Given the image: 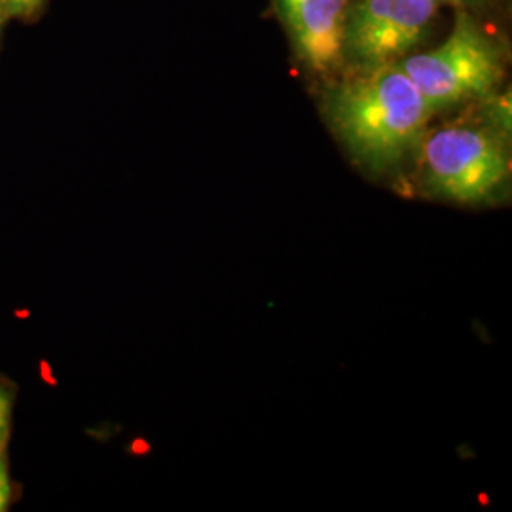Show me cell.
<instances>
[{
    "mask_svg": "<svg viewBox=\"0 0 512 512\" xmlns=\"http://www.w3.org/2000/svg\"><path fill=\"white\" fill-rule=\"evenodd\" d=\"M294 48L317 73L330 74L344 63L348 0H275Z\"/></svg>",
    "mask_w": 512,
    "mask_h": 512,
    "instance_id": "5",
    "label": "cell"
},
{
    "mask_svg": "<svg viewBox=\"0 0 512 512\" xmlns=\"http://www.w3.org/2000/svg\"><path fill=\"white\" fill-rule=\"evenodd\" d=\"M435 112L492 95L503 76V57L492 38L461 14L439 48L397 63Z\"/></svg>",
    "mask_w": 512,
    "mask_h": 512,
    "instance_id": "2",
    "label": "cell"
},
{
    "mask_svg": "<svg viewBox=\"0 0 512 512\" xmlns=\"http://www.w3.org/2000/svg\"><path fill=\"white\" fill-rule=\"evenodd\" d=\"M420 147L425 183L454 202H480L509 175V156L486 129L442 128L423 137Z\"/></svg>",
    "mask_w": 512,
    "mask_h": 512,
    "instance_id": "3",
    "label": "cell"
},
{
    "mask_svg": "<svg viewBox=\"0 0 512 512\" xmlns=\"http://www.w3.org/2000/svg\"><path fill=\"white\" fill-rule=\"evenodd\" d=\"M10 501H12V482L8 473V463L2 454L0 456V512L6 511Z\"/></svg>",
    "mask_w": 512,
    "mask_h": 512,
    "instance_id": "7",
    "label": "cell"
},
{
    "mask_svg": "<svg viewBox=\"0 0 512 512\" xmlns=\"http://www.w3.org/2000/svg\"><path fill=\"white\" fill-rule=\"evenodd\" d=\"M435 0H357L348 6L344 63L359 71L397 65L427 35Z\"/></svg>",
    "mask_w": 512,
    "mask_h": 512,
    "instance_id": "4",
    "label": "cell"
},
{
    "mask_svg": "<svg viewBox=\"0 0 512 512\" xmlns=\"http://www.w3.org/2000/svg\"><path fill=\"white\" fill-rule=\"evenodd\" d=\"M12 412H14V395L8 391V387L0 385V456L4 454L6 442L10 439Z\"/></svg>",
    "mask_w": 512,
    "mask_h": 512,
    "instance_id": "6",
    "label": "cell"
},
{
    "mask_svg": "<svg viewBox=\"0 0 512 512\" xmlns=\"http://www.w3.org/2000/svg\"><path fill=\"white\" fill-rule=\"evenodd\" d=\"M42 0H0V8H4L10 14H31L33 10H37L38 4Z\"/></svg>",
    "mask_w": 512,
    "mask_h": 512,
    "instance_id": "8",
    "label": "cell"
},
{
    "mask_svg": "<svg viewBox=\"0 0 512 512\" xmlns=\"http://www.w3.org/2000/svg\"><path fill=\"white\" fill-rule=\"evenodd\" d=\"M437 4H456V6H459V4H467V2H475V0H435Z\"/></svg>",
    "mask_w": 512,
    "mask_h": 512,
    "instance_id": "9",
    "label": "cell"
},
{
    "mask_svg": "<svg viewBox=\"0 0 512 512\" xmlns=\"http://www.w3.org/2000/svg\"><path fill=\"white\" fill-rule=\"evenodd\" d=\"M325 110L349 152L374 171L399 164L420 147L435 114L399 65L359 71L334 86Z\"/></svg>",
    "mask_w": 512,
    "mask_h": 512,
    "instance_id": "1",
    "label": "cell"
}]
</instances>
